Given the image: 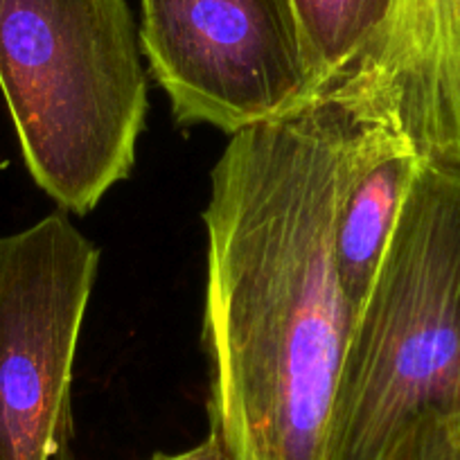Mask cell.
Returning a JSON list of instances; mask_svg holds the SVG:
<instances>
[{
    "mask_svg": "<svg viewBox=\"0 0 460 460\" xmlns=\"http://www.w3.org/2000/svg\"><path fill=\"white\" fill-rule=\"evenodd\" d=\"M348 113V111H345ZM350 118L341 163L334 258L343 294L359 312L424 158L382 122Z\"/></svg>",
    "mask_w": 460,
    "mask_h": 460,
    "instance_id": "52a82bcc",
    "label": "cell"
},
{
    "mask_svg": "<svg viewBox=\"0 0 460 460\" xmlns=\"http://www.w3.org/2000/svg\"><path fill=\"white\" fill-rule=\"evenodd\" d=\"M395 0H291L318 97L352 73Z\"/></svg>",
    "mask_w": 460,
    "mask_h": 460,
    "instance_id": "ba28073f",
    "label": "cell"
},
{
    "mask_svg": "<svg viewBox=\"0 0 460 460\" xmlns=\"http://www.w3.org/2000/svg\"><path fill=\"white\" fill-rule=\"evenodd\" d=\"M388 460H460V413L427 415L415 422Z\"/></svg>",
    "mask_w": 460,
    "mask_h": 460,
    "instance_id": "9c48e42d",
    "label": "cell"
},
{
    "mask_svg": "<svg viewBox=\"0 0 460 460\" xmlns=\"http://www.w3.org/2000/svg\"><path fill=\"white\" fill-rule=\"evenodd\" d=\"M140 48L181 127L235 136L316 100L291 0H140Z\"/></svg>",
    "mask_w": 460,
    "mask_h": 460,
    "instance_id": "5b68a950",
    "label": "cell"
},
{
    "mask_svg": "<svg viewBox=\"0 0 460 460\" xmlns=\"http://www.w3.org/2000/svg\"><path fill=\"white\" fill-rule=\"evenodd\" d=\"M348 127L321 95L230 136L212 170L203 345L228 460H323L357 316L334 258Z\"/></svg>",
    "mask_w": 460,
    "mask_h": 460,
    "instance_id": "6da1fadb",
    "label": "cell"
},
{
    "mask_svg": "<svg viewBox=\"0 0 460 460\" xmlns=\"http://www.w3.org/2000/svg\"><path fill=\"white\" fill-rule=\"evenodd\" d=\"M149 460H228V456H226L219 436H217L215 431H210L206 440H203L201 445L192 447V449L172 456H154V458Z\"/></svg>",
    "mask_w": 460,
    "mask_h": 460,
    "instance_id": "30bf717a",
    "label": "cell"
},
{
    "mask_svg": "<svg viewBox=\"0 0 460 460\" xmlns=\"http://www.w3.org/2000/svg\"><path fill=\"white\" fill-rule=\"evenodd\" d=\"M323 95L460 170V0H395L368 52Z\"/></svg>",
    "mask_w": 460,
    "mask_h": 460,
    "instance_id": "8992f818",
    "label": "cell"
},
{
    "mask_svg": "<svg viewBox=\"0 0 460 460\" xmlns=\"http://www.w3.org/2000/svg\"><path fill=\"white\" fill-rule=\"evenodd\" d=\"M460 413V170L422 161L352 323L323 460H388L427 415Z\"/></svg>",
    "mask_w": 460,
    "mask_h": 460,
    "instance_id": "7a4b0ae2",
    "label": "cell"
},
{
    "mask_svg": "<svg viewBox=\"0 0 460 460\" xmlns=\"http://www.w3.org/2000/svg\"><path fill=\"white\" fill-rule=\"evenodd\" d=\"M100 249L64 212L0 237V460H64Z\"/></svg>",
    "mask_w": 460,
    "mask_h": 460,
    "instance_id": "277c9868",
    "label": "cell"
},
{
    "mask_svg": "<svg viewBox=\"0 0 460 460\" xmlns=\"http://www.w3.org/2000/svg\"><path fill=\"white\" fill-rule=\"evenodd\" d=\"M127 0H0V91L39 188L86 215L136 163L147 115Z\"/></svg>",
    "mask_w": 460,
    "mask_h": 460,
    "instance_id": "3957f363",
    "label": "cell"
}]
</instances>
